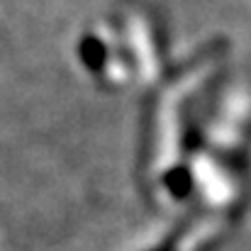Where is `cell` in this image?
I'll return each instance as SVG.
<instances>
[{
    "instance_id": "6da1fadb",
    "label": "cell",
    "mask_w": 251,
    "mask_h": 251,
    "mask_svg": "<svg viewBox=\"0 0 251 251\" xmlns=\"http://www.w3.org/2000/svg\"><path fill=\"white\" fill-rule=\"evenodd\" d=\"M78 54H81V61L85 64V69L93 71V74H100V71L105 69V64H107V49H105V44H102L98 37H93V34H85L83 39H81Z\"/></svg>"
},
{
    "instance_id": "7a4b0ae2",
    "label": "cell",
    "mask_w": 251,
    "mask_h": 251,
    "mask_svg": "<svg viewBox=\"0 0 251 251\" xmlns=\"http://www.w3.org/2000/svg\"><path fill=\"white\" fill-rule=\"evenodd\" d=\"M166 185L171 188V193H173L176 198L188 195V190H190V173H188V168L176 166L166 176Z\"/></svg>"
},
{
    "instance_id": "3957f363",
    "label": "cell",
    "mask_w": 251,
    "mask_h": 251,
    "mask_svg": "<svg viewBox=\"0 0 251 251\" xmlns=\"http://www.w3.org/2000/svg\"><path fill=\"white\" fill-rule=\"evenodd\" d=\"M154 251H176V247H173V242H164L159 249H154Z\"/></svg>"
}]
</instances>
